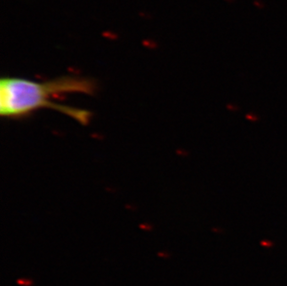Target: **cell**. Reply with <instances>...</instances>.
Returning <instances> with one entry per match:
<instances>
[{"instance_id":"1","label":"cell","mask_w":287,"mask_h":286,"mask_svg":"<svg viewBox=\"0 0 287 286\" xmlns=\"http://www.w3.org/2000/svg\"><path fill=\"white\" fill-rule=\"evenodd\" d=\"M97 84L90 78L62 77L43 82L20 77H3L0 81V115L19 118L40 110L50 109L87 124L91 114L80 108L61 104L53 99L67 94L94 95Z\"/></svg>"}]
</instances>
